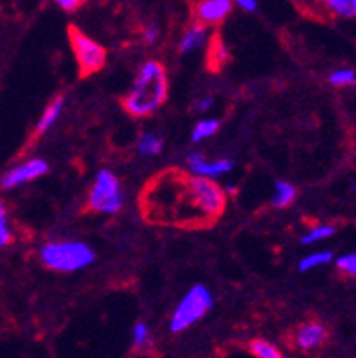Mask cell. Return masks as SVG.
I'll list each match as a JSON object with an SVG mask.
<instances>
[{
    "label": "cell",
    "instance_id": "obj_1",
    "mask_svg": "<svg viewBox=\"0 0 356 358\" xmlns=\"http://www.w3.org/2000/svg\"><path fill=\"white\" fill-rule=\"evenodd\" d=\"M168 96V75L157 61H148L139 68L134 86L123 99V107L129 115L145 118L162 107Z\"/></svg>",
    "mask_w": 356,
    "mask_h": 358
},
{
    "label": "cell",
    "instance_id": "obj_2",
    "mask_svg": "<svg viewBox=\"0 0 356 358\" xmlns=\"http://www.w3.org/2000/svg\"><path fill=\"white\" fill-rule=\"evenodd\" d=\"M41 260L48 269L54 271H78L94 260L93 250L78 241H63V243H48L41 248Z\"/></svg>",
    "mask_w": 356,
    "mask_h": 358
},
{
    "label": "cell",
    "instance_id": "obj_3",
    "mask_svg": "<svg viewBox=\"0 0 356 358\" xmlns=\"http://www.w3.org/2000/svg\"><path fill=\"white\" fill-rule=\"evenodd\" d=\"M212 305H214V296H212V292L208 291L205 285H194V287L189 289L187 294L182 298L178 307L173 312L169 330H171L173 334L187 330L189 327L198 323V321L211 310Z\"/></svg>",
    "mask_w": 356,
    "mask_h": 358
},
{
    "label": "cell",
    "instance_id": "obj_4",
    "mask_svg": "<svg viewBox=\"0 0 356 358\" xmlns=\"http://www.w3.org/2000/svg\"><path fill=\"white\" fill-rule=\"evenodd\" d=\"M68 36H70L71 48L75 52V59L78 63L80 77H87V75H93L102 70L107 61L106 48L91 40L90 36L84 34L83 31H78L75 25H70Z\"/></svg>",
    "mask_w": 356,
    "mask_h": 358
},
{
    "label": "cell",
    "instance_id": "obj_5",
    "mask_svg": "<svg viewBox=\"0 0 356 358\" xmlns=\"http://www.w3.org/2000/svg\"><path fill=\"white\" fill-rule=\"evenodd\" d=\"M187 189L194 209L200 210L207 220H215L223 214L227 196L214 182L204 177L187 178Z\"/></svg>",
    "mask_w": 356,
    "mask_h": 358
},
{
    "label": "cell",
    "instance_id": "obj_6",
    "mask_svg": "<svg viewBox=\"0 0 356 358\" xmlns=\"http://www.w3.org/2000/svg\"><path fill=\"white\" fill-rule=\"evenodd\" d=\"M123 193L120 180L109 169H102L94 178L93 189L90 193V207L97 213L114 214L122 209Z\"/></svg>",
    "mask_w": 356,
    "mask_h": 358
},
{
    "label": "cell",
    "instance_id": "obj_7",
    "mask_svg": "<svg viewBox=\"0 0 356 358\" xmlns=\"http://www.w3.org/2000/svg\"><path fill=\"white\" fill-rule=\"evenodd\" d=\"M47 171L48 164L43 159H31V161L24 162V164L9 169L8 173L2 177V180H0V187H2V189H13L16 185H22L29 180L43 177Z\"/></svg>",
    "mask_w": 356,
    "mask_h": 358
},
{
    "label": "cell",
    "instance_id": "obj_8",
    "mask_svg": "<svg viewBox=\"0 0 356 358\" xmlns=\"http://www.w3.org/2000/svg\"><path fill=\"white\" fill-rule=\"evenodd\" d=\"M187 164L189 168L198 175V177H204V178L220 177V175L228 173V171L234 168V162H232L230 159H221V161L207 162L205 155L200 154V152H194V154L189 155Z\"/></svg>",
    "mask_w": 356,
    "mask_h": 358
},
{
    "label": "cell",
    "instance_id": "obj_9",
    "mask_svg": "<svg viewBox=\"0 0 356 358\" xmlns=\"http://www.w3.org/2000/svg\"><path fill=\"white\" fill-rule=\"evenodd\" d=\"M328 337V331L321 323H305L294 334V344L301 351H312L322 346Z\"/></svg>",
    "mask_w": 356,
    "mask_h": 358
},
{
    "label": "cell",
    "instance_id": "obj_10",
    "mask_svg": "<svg viewBox=\"0 0 356 358\" xmlns=\"http://www.w3.org/2000/svg\"><path fill=\"white\" fill-rule=\"evenodd\" d=\"M232 11L230 0H205L196 6V15L200 18L201 25L221 24Z\"/></svg>",
    "mask_w": 356,
    "mask_h": 358
},
{
    "label": "cell",
    "instance_id": "obj_11",
    "mask_svg": "<svg viewBox=\"0 0 356 358\" xmlns=\"http://www.w3.org/2000/svg\"><path fill=\"white\" fill-rule=\"evenodd\" d=\"M63 103H64L63 95H59L57 99L54 100V102L48 103L47 109H45L43 115H41V118H39L38 125H36L34 138H39V136H43L45 132H47V130L50 129V127L54 125L55 122H57L59 115H61V110H63Z\"/></svg>",
    "mask_w": 356,
    "mask_h": 358
},
{
    "label": "cell",
    "instance_id": "obj_12",
    "mask_svg": "<svg viewBox=\"0 0 356 358\" xmlns=\"http://www.w3.org/2000/svg\"><path fill=\"white\" fill-rule=\"evenodd\" d=\"M205 34H207V31H205L204 25H192V27L185 32V36L180 41L182 54L196 50L198 47H201V43L205 41Z\"/></svg>",
    "mask_w": 356,
    "mask_h": 358
},
{
    "label": "cell",
    "instance_id": "obj_13",
    "mask_svg": "<svg viewBox=\"0 0 356 358\" xmlns=\"http://www.w3.org/2000/svg\"><path fill=\"white\" fill-rule=\"evenodd\" d=\"M296 200V189H294V185L289 184L285 180H278L274 184V198H273V203L274 207H287L290 205L292 201Z\"/></svg>",
    "mask_w": 356,
    "mask_h": 358
},
{
    "label": "cell",
    "instance_id": "obj_14",
    "mask_svg": "<svg viewBox=\"0 0 356 358\" xmlns=\"http://www.w3.org/2000/svg\"><path fill=\"white\" fill-rule=\"evenodd\" d=\"M250 351L257 358H283L282 351L274 346V344L264 341V338H255V341H251Z\"/></svg>",
    "mask_w": 356,
    "mask_h": 358
},
{
    "label": "cell",
    "instance_id": "obj_15",
    "mask_svg": "<svg viewBox=\"0 0 356 358\" xmlns=\"http://www.w3.org/2000/svg\"><path fill=\"white\" fill-rule=\"evenodd\" d=\"M326 6L341 18H356V0H328Z\"/></svg>",
    "mask_w": 356,
    "mask_h": 358
},
{
    "label": "cell",
    "instance_id": "obj_16",
    "mask_svg": "<svg viewBox=\"0 0 356 358\" xmlns=\"http://www.w3.org/2000/svg\"><path fill=\"white\" fill-rule=\"evenodd\" d=\"M220 129V122L218 120H204L196 125V129L192 130V143H198L201 139H207L211 136H214Z\"/></svg>",
    "mask_w": 356,
    "mask_h": 358
},
{
    "label": "cell",
    "instance_id": "obj_17",
    "mask_svg": "<svg viewBox=\"0 0 356 358\" xmlns=\"http://www.w3.org/2000/svg\"><path fill=\"white\" fill-rule=\"evenodd\" d=\"M332 259H333L332 252L310 253L308 257H305V259L299 262V271H308V269L318 268V266H322V264H328Z\"/></svg>",
    "mask_w": 356,
    "mask_h": 358
},
{
    "label": "cell",
    "instance_id": "obj_18",
    "mask_svg": "<svg viewBox=\"0 0 356 358\" xmlns=\"http://www.w3.org/2000/svg\"><path fill=\"white\" fill-rule=\"evenodd\" d=\"M139 152L143 155H157L161 154L162 150V139L155 134H143L141 141H139Z\"/></svg>",
    "mask_w": 356,
    "mask_h": 358
},
{
    "label": "cell",
    "instance_id": "obj_19",
    "mask_svg": "<svg viewBox=\"0 0 356 358\" xmlns=\"http://www.w3.org/2000/svg\"><path fill=\"white\" fill-rule=\"evenodd\" d=\"M335 234V229H333L332 224H319L315 229L310 230L308 234H305L301 239L303 244H313V243H319V241H325L328 237H332Z\"/></svg>",
    "mask_w": 356,
    "mask_h": 358
},
{
    "label": "cell",
    "instance_id": "obj_20",
    "mask_svg": "<svg viewBox=\"0 0 356 358\" xmlns=\"http://www.w3.org/2000/svg\"><path fill=\"white\" fill-rule=\"evenodd\" d=\"M328 80L333 86H355L356 71H353L351 68H342V70L333 71Z\"/></svg>",
    "mask_w": 356,
    "mask_h": 358
},
{
    "label": "cell",
    "instance_id": "obj_21",
    "mask_svg": "<svg viewBox=\"0 0 356 358\" xmlns=\"http://www.w3.org/2000/svg\"><path fill=\"white\" fill-rule=\"evenodd\" d=\"M227 59H228V50L225 48L223 41H220V38H215V41L211 47V57H208V61H211L214 66H221Z\"/></svg>",
    "mask_w": 356,
    "mask_h": 358
},
{
    "label": "cell",
    "instance_id": "obj_22",
    "mask_svg": "<svg viewBox=\"0 0 356 358\" xmlns=\"http://www.w3.org/2000/svg\"><path fill=\"white\" fill-rule=\"evenodd\" d=\"M132 348L134 350H141L146 343L150 341V328L146 327V323H137L134 327V335H132Z\"/></svg>",
    "mask_w": 356,
    "mask_h": 358
},
{
    "label": "cell",
    "instance_id": "obj_23",
    "mask_svg": "<svg viewBox=\"0 0 356 358\" xmlns=\"http://www.w3.org/2000/svg\"><path fill=\"white\" fill-rule=\"evenodd\" d=\"M11 243V232H9L8 216H6V207L0 201V250L6 248Z\"/></svg>",
    "mask_w": 356,
    "mask_h": 358
},
{
    "label": "cell",
    "instance_id": "obj_24",
    "mask_svg": "<svg viewBox=\"0 0 356 358\" xmlns=\"http://www.w3.org/2000/svg\"><path fill=\"white\" fill-rule=\"evenodd\" d=\"M337 268L349 276H356V253L342 255L337 259Z\"/></svg>",
    "mask_w": 356,
    "mask_h": 358
},
{
    "label": "cell",
    "instance_id": "obj_25",
    "mask_svg": "<svg viewBox=\"0 0 356 358\" xmlns=\"http://www.w3.org/2000/svg\"><path fill=\"white\" fill-rule=\"evenodd\" d=\"M157 38H159V29H157V25H148L145 31V41L146 43H155Z\"/></svg>",
    "mask_w": 356,
    "mask_h": 358
},
{
    "label": "cell",
    "instance_id": "obj_26",
    "mask_svg": "<svg viewBox=\"0 0 356 358\" xmlns=\"http://www.w3.org/2000/svg\"><path fill=\"white\" fill-rule=\"evenodd\" d=\"M61 8L64 9V11H75V9H78L80 6H83V2H78V0H59L57 2Z\"/></svg>",
    "mask_w": 356,
    "mask_h": 358
},
{
    "label": "cell",
    "instance_id": "obj_27",
    "mask_svg": "<svg viewBox=\"0 0 356 358\" xmlns=\"http://www.w3.org/2000/svg\"><path fill=\"white\" fill-rule=\"evenodd\" d=\"M212 106H214V100H212V99H207V96H205L204 100H200V102L196 103V109L201 110V113H204V110L211 109Z\"/></svg>",
    "mask_w": 356,
    "mask_h": 358
},
{
    "label": "cell",
    "instance_id": "obj_28",
    "mask_svg": "<svg viewBox=\"0 0 356 358\" xmlns=\"http://www.w3.org/2000/svg\"><path fill=\"white\" fill-rule=\"evenodd\" d=\"M237 6H241L243 9H246V11H255L257 9V2H253V0H239L237 2Z\"/></svg>",
    "mask_w": 356,
    "mask_h": 358
}]
</instances>
